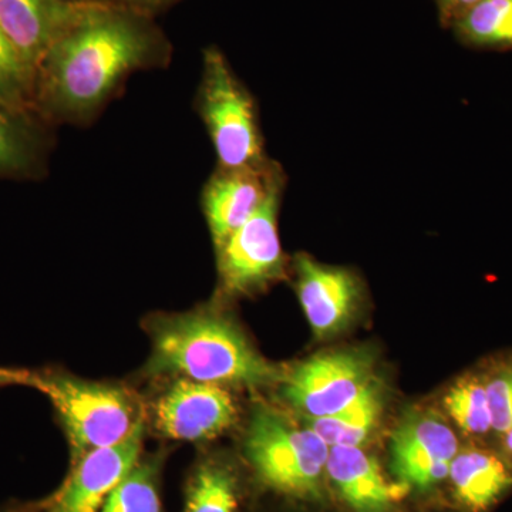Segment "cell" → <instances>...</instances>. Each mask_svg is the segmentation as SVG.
<instances>
[{
    "instance_id": "cell-1",
    "label": "cell",
    "mask_w": 512,
    "mask_h": 512,
    "mask_svg": "<svg viewBox=\"0 0 512 512\" xmlns=\"http://www.w3.org/2000/svg\"><path fill=\"white\" fill-rule=\"evenodd\" d=\"M171 57L153 16L117 3L77 6L37 64L35 111L50 126L90 124L131 74L167 67Z\"/></svg>"
},
{
    "instance_id": "cell-2",
    "label": "cell",
    "mask_w": 512,
    "mask_h": 512,
    "mask_svg": "<svg viewBox=\"0 0 512 512\" xmlns=\"http://www.w3.org/2000/svg\"><path fill=\"white\" fill-rule=\"evenodd\" d=\"M151 372L211 384L268 386L281 382V370L251 345L224 316L195 312L158 320L153 329Z\"/></svg>"
},
{
    "instance_id": "cell-3",
    "label": "cell",
    "mask_w": 512,
    "mask_h": 512,
    "mask_svg": "<svg viewBox=\"0 0 512 512\" xmlns=\"http://www.w3.org/2000/svg\"><path fill=\"white\" fill-rule=\"evenodd\" d=\"M195 101L217 154V167H245L268 160L254 96L218 46L204 50Z\"/></svg>"
},
{
    "instance_id": "cell-4",
    "label": "cell",
    "mask_w": 512,
    "mask_h": 512,
    "mask_svg": "<svg viewBox=\"0 0 512 512\" xmlns=\"http://www.w3.org/2000/svg\"><path fill=\"white\" fill-rule=\"evenodd\" d=\"M245 450L268 487L298 498L322 493L330 447L318 434L296 427L282 414L258 407L249 423Z\"/></svg>"
},
{
    "instance_id": "cell-5",
    "label": "cell",
    "mask_w": 512,
    "mask_h": 512,
    "mask_svg": "<svg viewBox=\"0 0 512 512\" xmlns=\"http://www.w3.org/2000/svg\"><path fill=\"white\" fill-rule=\"evenodd\" d=\"M35 389L52 400L74 456L117 446L143 423L137 400L127 390L69 376L37 375Z\"/></svg>"
},
{
    "instance_id": "cell-6",
    "label": "cell",
    "mask_w": 512,
    "mask_h": 512,
    "mask_svg": "<svg viewBox=\"0 0 512 512\" xmlns=\"http://www.w3.org/2000/svg\"><path fill=\"white\" fill-rule=\"evenodd\" d=\"M281 382L286 402L308 419H319L345 410L377 380L372 356L350 349L313 356Z\"/></svg>"
},
{
    "instance_id": "cell-7",
    "label": "cell",
    "mask_w": 512,
    "mask_h": 512,
    "mask_svg": "<svg viewBox=\"0 0 512 512\" xmlns=\"http://www.w3.org/2000/svg\"><path fill=\"white\" fill-rule=\"evenodd\" d=\"M285 187L276 188L242 227L215 249L222 291L247 295L281 278L285 256L278 234L279 207Z\"/></svg>"
},
{
    "instance_id": "cell-8",
    "label": "cell",
    "mask_w": 512,
    "mask_h": 512,
    "mask_svg": "<svg viewBox=\"0 0 512 512\" xmlns=\"http://www.w3.org/2000/svg\"><path fill=\"white\" fill-rule=\"evenodd\" d=\"M285 185L284 168L271 158L245 167H217L202 188L201 197L215 249L242 227L276 188Z\"/></svg>"
},
{
    "instance_id": "cell-9",
    "label": "cell",
    "mask_w": 512,
    "mask_h": 512,
    "mask_svg": "<svg viewBox=\"0 0 512 512\" xmlns=\"http://www.w3.org/2000/svg\"><path fill=\"white\" fill-rule=\"evenodd\" d=\"M237 420V406L220 384L177 380L154 407L156 429L168 439H214Z\"/></svg>"
},
{
    "instance_id": "cell-10",
    "label": "cell",
    "mask_w": 512,
    "mask_h": 512,
    "mask_svg": "<svg viewBox=\"0 0 512 512\" xmlns=\"http://www.w3.org/2000/svg\"><path fill=\"white\" fill-rule=\"evenodd\" d=\"M458 451L456 434L434 414L404 420L390 441L394 473L407 487L417 490H430L448 480Z\"/></svg>"
},
{
    "instance_id": "cell-11",
    "label": "cell",
    "mask_w": 512,
    "mask_h": 512,
    "mask_svg": "<svg viewBox=\"0 0 512 512\" xmlns=\"http://www.w3.org/2000/svg\"><path fill=\"white\" fill-rule=\"evenodd\" d=\"M143 433L144 421L117 446L80 457L62 490L46 505V512H103L111 491L138 463Z\"/></svg>"
},
{
    "instance_id": "cell-12",
    "label": "cell",
    "mask_w": 512,
    "mask_h": 512,
    "mask_svg": "<svg viewBox=\"0 0 512 512\" xmlns=\"http://www.w3.org/2000/svg\"><path fill=\"white\" fill-rule=\"evenodd\" d=\"M293 269L299 301L315 335L328 338L345 328L362 299L355 272L320 264L306 254L296 256Z\"/></svg>"
},
{
    "instance_id": "cell-13",
    "label": "cell",
    "mask_w": 512,
    "mask_h": 512,
    "mask_svg": "<svg viewBox=\"0 0 512 512\" xmlns=\"http://www.w3.org/2000/svg\"><path fill=\"white\" fill-rule=\"evenodd\" d=\"M326 474L356 512H387L407 490L389 483L376 458L360 447H330Z\"/></svg>"
},
{
    "instance_id": "cell-14",
    "label": "cell",
    "mask_w": 512,
    "mask_h": 512,
    "mask_svg": "<svg viewBox=\"0 0 512 512\" xmlns=\"http://www.w3.org/2000/svg\"><path fill=\"white\" fill-rule=\"evenodd\" d=\"M52 127L36 111L0 101V178L43 177L53 147Z\"/></svg>"
},
{
    "instance_id": "cell-15",
    "label": "cell",
    "mask_w": 512,
    "mask_h": 512,
    "mask_svg": "<svg viewBox=\"0 0 512 512\" xmlns=\"http://www.w3.org/2000/svg\"><path fill=\"white\" fill-rule=\"evenodd\" d=\"M77 6L66 0H0V26L36 69Z\"/></svg>"
},
{
    "instance_id": "cell-16",
    "label": "cell",
    "mask_w": 512,
    "mask_h": 512,
    "mask_svg": "<svg viewBox=\"0 0 512 512\" xmlns=\"http://www.w3.org/2000/svg\"><path fill=\"white\" fill-rule=\"evenodd\" d=\"M448 480L458 503L471 512H484L511 490L512 468L493 451L467 448L454 457Z\"/></svg>"
},
{
    "instance_id": "cell-17",
    "label": "cell",
    "mask_w": 512,
    "mask_h": 512,
    "mask_svg": "<svg viewBox=\"0 0 512 512\" xmlns=\"http://www.w3.org/2000/svg\"><path fill=\"white\" fill-rule=\"evenodd\" d=\"M382 409V387L376 382L342 412L319 419L306 417L305 424L329 447H360L372 436Z\"/></svg>"
},
{
    "instance_id": "cell-18",
    "label": "cell",
    "mask_w": 512,
    "mask_h": 512,
    "mask_svg": "<svg viewBox=\"0 0 512 512\" xmlns=\"http://www.w3.org/2000/svg\"><path fill=\"white\" fill-rule=\"evenodd\" d=\"M461 45L478 50H512V0H481L453 23Z\"/></svg>"
},
{
    "instance_id": "cell-19",
    "label": "cell",
    "mask_w": 512,
    "mask_h": 512,
    "mask_svg": "<svg viewBox=\"0 0 512 512\" xmlns=\"http://www.w3.org/2000/svg\"><path fill=\"white\" fill-rule=\"evenodd\" d=\"M444 407L458 429L468 436L483 437L493 431V416L484 376L458 379L444 397Z\"/></svg>"
},
{
    "instance_id": "cell-20",
    "label": "cell",
    "mask_w": 512,
    "mask_h": 512,
    "mask_svg": "<svg viewBox=\"0 0 512 512\" xmlns=\"http://www.w3.org/2000/svg\"><path fill=\"white\" fill-rule=\"evenodd\" d=\"M183 512H238V485L222 464H201L188 485Z\"/></svg>"
},
{
    "instance_id": "cell-21",
    "label": "cell",
    "mask_w": 512,
    "mask_h": 512,
    "mask_svg": "<svg viewBox=\"0 0 512 512\" xmlns=\"http://www.w3.org/2000/svg\"><path fill=\"white\" fill-rule=\"evenodd\" d=\"M36 69L0 26V101L35 111Z\"/></svg>"
},
{
    "instance_id": "cell-22",
    "label": "cell",
    "mask_w": 512,
    "mask_h": 512,
    "mask_svg": "<svg viewBox=\"0 0 512 512\" xmlns=\"http://www.w3.org/2000/svg\"><path fill=\"white\" fill-rule=\"evenodd\" d=\"M103 512H163L157 487V467L137 463L111 491Z\"/></svg>"
},
{
    "instance_id": "cell-23",
    "label": "cell",
    "mask_w": 512,
    "mask_h": 512,
    "mask_svg": "<svg viewBox=\"0 0 512 512\" xmlns=\"http://www.w3.org/2000/svg\"><path fill=\"white\" fill-rule=\"evenodd\" d=\"M484 380L493 416V431L503 436L512 427V360L491 367Z\"/></svg>"
},
{
    "instance_id": "cell-24",
    "label": "cell",
    "mask_w": 512,
    "mask_h": 512,
    "mask_svg": "<svg viewBox=\"0 0 512 512\" xmlns=\"http://www.w3.org/2000/svg\"><path fill=\"white\" fill-rule=\"evenodd\" d=\"M478 2L481 0H436L441 26L444 29H450L463 13L473 8Z\"/></svg>"
},
{
    "instance_id": "cell-25",
    "label": "cell",
    "mask_w": 512,
    "mask_h": 512,
    "mask_svg": "<svg viewBox=\"0 0 512 512\" xmlns=\"http://www.w3.org/2000/svg\"><path fill=\"white\" fill-rule=\"evenodd\" d=\"M111 2L156 18L158 13L173 8L181 0H111Z\"/></svg>"
},
{
    "instance_id": "cell-26",
    "label": "cell",
    "mask_w": 512,
    "mask_h": 512,
    "mask_svg": "<svg viewBox=\"0 0 512 512\" xmlns=\"http://www.w3.org/2000/svg\"><path fill=\"white\" fill-rule=\"evenodd\" d=\"M36 379L37 373L28 372V370L0 367V387L15 386V384L36 387Z\"/></svg>"
},
{
    "instance_id": "cell-27",
    "label": "cell",
    "mask_w": 512,
    "mask_h": 512,
    "mask_svg": "<svg viewBox=\"0 0 512 512\" xmlns=\"http://www.w3.org/2000/svg\"><path fill=\"white\" fill-rule=\"evenodd\" d=\"M501 437H503V444L505 450H507L508 453H510L512 456V427L510 430L505 431V433Z\"/></svg>"
},
{
    "instance_id": "cell-28",
    "label": "cell",
    "mask_w": 512,
    "mask_h": 512,
    "mask_svg": "<svg viewBox=\"0 0 512 512\" xmlns=\"http://www.w3.org/2000/svg\"><path fill=\"white\" fill-rule=\"evenodd\" d=\"M72 5H93V3H113L111 0H66Z\"/></svg>"
}]
</instances>
